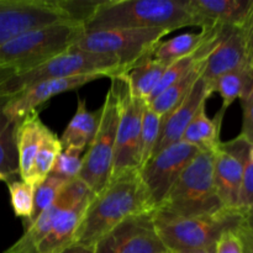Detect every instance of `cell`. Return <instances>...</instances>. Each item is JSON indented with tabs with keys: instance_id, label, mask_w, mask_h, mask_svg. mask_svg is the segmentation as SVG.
Segmentation results:
<instances>
[{
	"instance_id": "1",
	"label": "cell",
	"mask_w": 253,
	"mask_h": 253,
	"mask_svg": "<svg viewBox=\"0 0 253 253\" xmlns=\"http://www.w3.org/2000/svg\"><path fill=\"white\" fill-rule=\"evenodd\" d=\"M152 211L155 207L141 179L140 170L121 173L110 178L108 184L91 198L77 227L74 244L94 249L104 235L124 220Z\"/></svg>"
},
{
	"instance_id": "2",
	"label": "cell",
	"mask_w": 253,
	"mask_h": 253,
	"mask_svg": "<svg viewBox=\"0 0 253 253\" xmlns=\"http://www.w3.org/2000/svg\"><path fill=\"white\" fill-rule=\"evenodd\" d=\"M85 31L110 29H163L187 26L209 27L193 14L188 0H104L94 2L84 19Z\"/></svg>"
},
{
	"instance_id": "3",
	"label": "cell",
	"mask_w": 253,
	"mask_h": 253,
	"mask_svg": "<svg viewBox=\"0 0 253 253\" xmlns=\"http://www.w3.org/2000/svg\"><path fill=\"white\" fill-rule=\"evenodd\" d=\"M85 32L81 20H68L30 30L0 46V67L15 73L29 71L68 51Z\"/></svg>"
},
{
	"instance_id": "4",
	"label": "cell",
	"mask_w": 253,
	"mask_h": 253,
	"mask_svg": "<svg viewBox=\"0 0 253 253\" xmlns=\"http://www.w3.org/2000/svg\"><path fill=\"white\" fill-rule=\"evenodd\" d=\"M156 210L183 217L210 216L225 211L215 189L214 153L200 151Z\"/></svg>"
},
{
	"instance_id": "5",
	"label": "cell",
	"mask_w": 253,
	"mask_h": 253,
	"mask_svg": "<svg viewBox=\"0 0 253 253\" xmlns=\"http://www.w3.org/2000/svg\"><path fill=\"white\" fill-rule=\"evenodd\" d=\"M241 214L225 211L210 216L183 217L167 212L153 211V221L168 251L174 253L199 251L214 247L217 239L229 229H237Z\"/></svg>"
},
{
	"instance_id": "6",
	"label": "cell",
	"mask_w": 253,
	"mask_h": 253,
	"mask_svg": "<svg viewBox=\"0 0 253 253\" xmlns=\"http://www.w3.org/2000/svg\"><path fill=\"white\" fill-rule=\"evenodd\" d=\"M82 74H103L113 78L121 76L123 69L114 56L79 51L72 47L35 68L11 74L1 83V90L6 95L15 96L40 82Z\"/></svg>"
},
{
	"instance_id": "7",
	"label": "cell",
	"mask_w": 253,
	"mask_h": 253,
	"mask_svg": "<svg viewBox=\"0 0 253 253\" xmlns=\"http://www.w3.org/2000/svg\"><path fill=\"white\" fill-rule=\"evenodd\" d=\"M91 5L62 0H0V46L30 30L68 20L84 21Z\"/></svg>"
},
{
	"instance_id": "8",
	"label": "cell",
	"mask_w": 253,
	"mask_h": 253,
	"mask_svg": "<svg viewBox=\"0 0 253 253\" xmlns=\"http://www.w3.org/2000/svg\"><path fill=\"white\" fill-rule=\"evenodd\" d=\"M168 34L170 31L163 29L94 30L84 32L73 48L114 56L125 74L141 61L153 57L156 47Z\"/></svg>"
},
{
	"instance_id": "9",
	"label": "cell",
	"mask_w": 253,
	"mask_h": 253,
	"mask_svg": "<svg viewBox=\"0 0 253 253\" xmlns=\"http://www.w3.org/2000/svg\"><path fill=\"white\" fill-rule=\"evenodd\" d=\"M100 109V121L95 135L83 156V165L78 177L90 188L94 194L108 184L113 172L119 125V98L113 83Z\"/></svg>"
},
{
	"instance_id": "10",
	"label": "cell",
	"mask_w": 253,
	"mask_h": 253,
	"mask_svg": "<svg viewBox=\"0 0 253 253\" xmlns=\"http://www.w3.org/2000/svg\"><path fill=\"white\" fill-rule=\"evenodd\" d=\"M111 83L115 85L119 98V125L116 133L115 156L111 177L124 172L138 169V146H140L141 125L146 101L131 93L124 76L113 77Z\"/></svg>"
},
{
	"instance_id": "11",
	"label": "cell",
	"mask_w": 253,
	"mask_h": 253,
	"mask_svg": "<svg viewBox=\"0 0 253 253\" xmlns=\"http://www.w3.org/2000/svg\"><path fill=\"white\" fill-rule=\"evenodd\" d=\"M199 152L200 150L194 146L179 141L156 153L141 168V179L150 194L155 210L165 202L180 173Z\"/></svg>"
},
{
	"instance_id": "12",
	"label": "cell",
	"mask_w": 253,
	"mask_h": 253,
	"mask_svg": "<svg viewBox=\"0 0 253 253\" xmlns=\"http://www.w3.org/2000/svg\"><path fill=\"white\" fill-rule=\"evenodd\" d=\"M95 253H166L153 211L133 215L104 235L94 246Z\"/></svg>"
},
{
	"instance_id": "13",
	"label": "cell",
	"mask_w": 253,
	"mask_h": 253,
	"mask_svg": "<svg viewBox=\"0 0 253 253\" xmlns=\"http://www.w3.org/2000/svg\"><path fill=\"white\" fill-rule=\"evenodd\" d=\"M250 148L251 145L239 135L232 140L221 142L219 150L214 153L215 189L222 208L229 211L239 212L240 187Z\"/></svg>"
},
{
	"instance_id": "14",
	"label": "cell",
	"mask_w": 253,
	"mask_h": 253,
	"mask_svg": "<svg viewBox=\"0 0 253 253\" xmlns=\"http://www.w3.org/2000/svg\"><path fill=\"white\" fill-rule=\"evenodd\" d=\"M91 195H94V193L90 188L79 178L69 182L53 204L43 210L34 221L26 225L22 236L2 253H35L37 246L48 234L59 214L74 203L81 202Z\"/></svg>"
},
{
	"instance_id": "15",
	"label": "cell",
	"mask_w": 253,
	"mask_h": 253,
	"mask_svg": "<svg viewBox=\"0 0 253 253\" xmlns=\"http://www.w3.org/2000/svg\"><path fill=\"white\" fill-rule=\"evenodd\" d=\"M104 77L105 76L103 74H82V76L68 77V78L40 82L17 95L11 96L6 105V113L12 120L19 123L26 115L37 111V109L42 104L48 101L53 96L66 93V91L76 90L85 84L104 78Z\"/></svg>"
},
{
	"instance_id": "16",
	"label": "cell",
	"mask_w": 253,
	"mask_h": 253,
	"mask_svg": "<svg viewBox=\"0 0 253 253\" xmlns=\"http://www.w3.org/2000/svg\"><path fill=\"white\" fill-rule=\"evenodd\" d=\"M242 67H250L247 62L244 30L242 27L226 26L221 39L205 61L202 79L205 82L210 93V85L219 77Z\"/></svg>"
},
{
	"instance_id": "17",
	"label": "cell",
	"mask_w": 253,
	"mask_h": 253,
	"mask_svg": "<svg viewBox=\"0 0 253 253\" xmlns=\"http://www.w3.org/2000/svg\"><path fill=\"white\" fill-rule=\"evenodd\" d=\"M210 96L211 94L209 93L207 85H205V82L200 77L197 83L190 89L188 95L183 99L182 103L162 119L160 137H158L153 156L160 151L165 150L168 146L182 141L185 128L188 127L200 106L207 104Z\"/></svg>"
},
{
	"instance_id": "18",
	"label": "cell",
	"mask_w": 253,
	"mask_h": 253,
	"mask_svg": "<svg viewBox=\"0 0 253 253\" xmlns=\"http://www.w3.org/2000/svg\"><path fill=\"white\" fill-rule=\"evenodd\" d=\"M188 6L193 14L204 20L207 26L244 27L253 0H188Z\"/></svg>"
},
{
	"instance_id": "19",
	"label": "cell",
	"mask_w": 253,
	"mask_h": 253,
	"mask_svg": "<svg viewBox=\"0 0 253 253\" xmlns=\"http://www.w3.org/2000/svg\"><path fill=\"white\" fill-rule=\"evenodd\" d=\"M15 71L0 67V173L6 178V183L16 180L19 177V162L15 145V136L19 123L12 120L6 113V105L11 96L1 90V83L14 74Z\"/></svg>"
},
{
	"instance_id": "20",
	"label": "cell",
	"mask_w": 253,
	"mask_h": 253,
	"mask_svg": "<svg viewBox=\"0 0 253 253\" xmlns=\"http://www.w3.org/2000/svg\"><path fill=\"white\" fill-rule=\"evenodd\" d=\"M94 195L74 203L59 214L53 226L46 235L35 253H61L74 244L77 227L79 226L84 211Z\"/></svg>"
},
{
	"instance_id": "21",
	"label": "cell",
	"mask_w": 253,
	"mask_h": 253,
	"mask_svg": "<svg viewBox=\"0 0 253 253\" xmlns=\"http://www.w3.org/2000/svg\"><path fill=\"white\" fill-rule=\"evenodd\" d=\"M46 127L47 126L40 119L39 111L26 115L17 125L15 145L19 162V177L24 182L29 179Z\"/></svg>"
},
{
	"instance_id": "22",
	"label": "cell",
	"mask_w": 253,
	"mask_h": 253,
	"mask_svg": "<svg viewBox=\"0 0 253 253\" xmlns=\"http://www.w3.org/2000/svg\"><path fill=\"white\" fill-rule=\"evenodd\" d=\"M205 109L207 104L200 106L188 127L185 128L182 141L194 146L200 151L215 153L222 142L220 140V133L225 113L219 110L214 118L210 119Z\"/></svg>"
},
{
	"instance_id": "23",
	"label": "cell",
	"mask_w": 253,
	"mask_h": 253,
	"mask_svg": "<svg viewBox=\"0 0 253 253\" xmlns=\"http://www.w3.org/2000/svg\"><path fill=\"white\" fill-rule=\"evenodd\" d=\"M101 109L95 111H89L86 109V103L84 99L79 98L77 104V111L72 120L67 125L66 130L62 133L61 145L63 150L73 148V150H85L93 140L100 121Z\"/></svg>"
},
{
	"instance_id": "24",
	"label": "cell",
	"mask_w": 253,
	"mask_h": 253,
	"mask_svg": "<svg viewBox=\"0 0 253 253\" xmlns=\"http://www.w3.org/2000/svg\"><path fill=\"white\" fill-rule=\"evenodd\" d=\"M219 26H222V25L203 27L200 32H187V34L178 35L167 41H161L156 47L153 58L170 64L177 59L190 56L202 48L203 44L216 32Z\"/></svg>"
},
{
	"instance_id": "25",
	"label": "cell",
	"mask_w": 253,
	"mask_h": 253,
	"mask_svg": "<svg viewBox=\"0 0 253 253\" xmlns=\"http://www.w3.org/2000/svg\"><path fill=\"white\" fill-rule=\"evenodd\" d=\"M205 61H207V58L198 61L184 76L180 77L177 82L168 86L165 91L156 96L152 101L147 103L151 110L155 111L162 118H165L170 111L174 110L182 103L183 99L188 95V93L193 88V85L197 83L198 79L202 77Z\"/></svg>"
},
{
	"instance_id": "26",
	"label": "cell",
	"mask_w": 253,
	"mask_h": 253,
	"mask_svg": "<svg viewBox=\"0 0 253 253\" xmlns=\"http://www.w3.org/2000/svg\"><path fill=\"white\" fill-rule=\"evenodd\" d=\"M169 64L161 62L158 59L150 57L136 66H133L130 71L123 74L131 89V93L138 99H142L147 103L152 95L153 90L160 83L161 78L165 72L167 71Z\"/></svg>"
},
{
	"instance_id": "27",
	"label": "cell",
	"mask_w": 253,
	"mask_h": 253,
	"mask_svg": "<svg viewBox=\"0 0 253 253\" xmlns=\"http://www.w3.org/2000/svg\"><path fill=\"white\" fill-rule=\"evenodd\" d=\"M253 89V71L250 67L235 69L222 74L210 85V93H219L222 98L220 110L226 113L236 99H242Z\"/></svg>"
},
{
	"instance_id": "28",
	"label": "cell",
	"mask_w": 253,
	"mask_h": 253,
	"mask_svg": "<svg viewBox=\"0 0 253 253\" xmlns=\"http://www.w3.org/2000/svg\"><path fill=\"white\" fill-rule=\"evenodd\" d=\"M62 150L63 148H62L61 141L57 137L56 133L49 130V127H46L41 141V146L37 151L31 173H30V177L26 183H29L35 188L39 187L49 175L54 162H56L57 157L62 152Z\"/></svg>"
},
{
	"instance_id": "29",
	"label": "cell",
	"mask_w": 253,
	"mask_h": 253,
	"mask_svg": "<svg viewBox=\"0 0 253 253\" xmlns=\"http://www.w3.org/2000/svg\"><path fill=\"white\" fill-rule=\"evenodd\" d=\"M162 116L156 114L146 104L141 125L140 146H138V170L152 158L157 145L162 125Z\"/></svg>"
},
{
	"instance_id": "30",
	"label": "cell",
	"mask_w": 253,
	"mask_h": 253,
	"mask_svg": "<svg viewBox=\"0 0 253 253\" xmlns=\"http://www.w3.org/2000/svg\"><path fill=\"white\" fill-rule=\"evenodd\" d=\"M10 193V202H11L12 210L16 217H20L24 221V225L31 220L32 211H34L35 189L29 183L24 180H12L6 183Z\"/></svg>"
},
{
	"instance_id": "31",
	"label": "cell",
	"mask_w": 253,
	"mask_h": 253,
	"mask_svg": "<svg viewBox=\"0 0 253 253\" xmlns=\"http://www.w3.org/2000/svg\"><path fill=\"white\" fill-rule=\"evenodd\" d=\"M69 182L61 179V178L48 175L39 187L35 189V200H34V211H32V217L26 225L34 221L43 210H46L49 205L54 203V200L59 197L64 188L67 187ZM25 225V226H26Z\"/></svg>"
},
{
	"instance_id": "32",
	"label": "cell",
	"mask_w": 253,
	"mask_h": 253,
	"mask_svg": "<svg viewBox=\"0 0 253 253\" xmlns=\"http://www.w3.org/2000/svg\"><path fill=\"white\" fill-rule=\"evenodd\" d=\"M83 152L84 151L73 150V148L62 150L49 175L61 178L67 182L77 179L82 170V165H83V157H82Z\"/></svg>"
},
{
	"instance_id": "33",
	"label": "cell",
	"mask_w": 253,
	"mask_h": 253,
	"mask_svg": "<svg viewBox=\"0 0 253 253\" xmlns=\"http://www.w3.org/2000/svg\"><path fill=\"white\" fill-rule=\"evenodd\" d=\"M253 204V162L247 158L245 163L244 175H242L241 187H240L239 202H237V211L244 214L247 209Z\"/></svg>"
},
{
	"instance_id": "34",
	"label": "cell",
	"mask_w": 253,
	"mask_h": 253,
	"mask_svg": "<svg viewBox=\"0 0 253 253\" xmlns=\"http://www.w3.org/2000/svg\"><path fill=\"white\" fill-rule=\"evenodd\" d=\"M215 253H245V245L239 230L229 229L222 232L215 244Z\"/></svg>"
},
{
	"instance_id": "35",
	"label": "cell",
	"mask_w": 253,
	"mask_h": 253,
	"mask_svg": "<svg viewBox=\"0 0 253 253\" xmlns=\"http://www.w3.org/2000/svg\"><path fill=\"white\" fill-rule=\"evenodd\" d=\"M242 106V130L240 136L250 145L253 143V89L247 95L240 99Z\"/></svg>"
},
{
	"instance_id": "36",
	"label": "cell",
	"mask_w": 253,
	"mask_h": 253,
	"mask_svg": "<svg viewBox=\"0 0 253 253\" xmlns=\"http://www.w3.org/2000/svg\"><path fill=\"white\" fill-rule=\"evenodd\" d=\"M242 30H244L245 44H246L247 62H249V66L251 67L253 71V6L251 12H250L249 19H247Z\"/></svg>"
},
{
	"instance_id": "37",
	"label": "cell",
	"mask_w": 253,
	"mask_h": 253,
	"mask_svg": "<svg viewBox=\"0 0 253 253\" xmlns=\"http://www.w3.org/2000/svg\"><path fill=\"white\" fill-rule=\"evenodd\" d=\"M241 239L245 245V253H253V232L247 231V230L242 229V227H237Z\"/></svg>"
},
{
	"instance_id": "38",
	"label": "cell",
	"mask_w": 253,
	"mask_h": 253,
	"mask_svg": "<svg viewBox=\"0 0 253 253\" xmlns=\"http://www.w3.org/2000/svg\"><path fill=\"white\" fill-rule=\"evenodd\" d=\"M240 227L247 230V231L253 232V204L242 214V220L241 224H240Z\"/></svg>"
},
{
	"instance_id": "39",
	"label": "cell",
	"mask_w": 253,
	"mask_h": 253,
	"mask_svg": "<svg viewBox=\"0 0 253 253\" xmlns=\"http://www.w3.org/2000/svg\"><path fill=\"white\" fill-rule=\"evenodd\" d=\"M61 253H95V250H94L93 247L84 246V245L73 244L69 247H67V249Z\"/></svg>"
},
{
	"instance_id": "40",
	"label": "cell",
	"mask_w": 253,
	"mask_h": 253,
	"mask_svg": "<svg viewBox=\"0 0 253 253\" xmlns=\"http://www.w3.org/2000/svg\"><path fill=\"white\" fill-rule=\"evenodd\" d=\"M174 253V252H173ZM183 253H215V246L210 247V249L205 250H199V251H192V252H183Z\"/></svg>"
},
{
	"instance_id": "41",
	"label": "cell",
	"mask_w": 253,
	"mask_h": 253,
	"mask_svg": "<svg viewBox=\"0 0 253 253\" xmlns=\"http://www.w3.org/2000/svg\"><path fill=\"white\" fill-rule=\"evenodd\" d=\"M250 160L253 162V143L251 145V148H250Z\"/></svg>"
},
{
	"instance_id": "42",
	"label": "cell",
	"mask_w": 253,
	"mask_h": 253,
	"mask_svg": "<svg viewBox=\"0 0 253 253\" xmlns=\"http://www.w3.org/2000/svg\"><path fill=\"white\" fill-rule=\"evenodd\" d=\"M0 182H5V183H6V178H5L4 175L1 174V173H0Z\"/></svg>"
},
{
	"instance_id": "43",
	"label": "cell",
	"mask_w": 253,
	"mask_h": 253,
	"mask_svg": "<svg viewBox=\"0 0 253 253\" xmlns=\"http://www.w3.org/2000/svg\"><path fill=\"white\" fill-rule=\"evenodd\" d=\"M166 253H173V252H170V251H168V252H166Z\"/></svg>"
}]
</instances>
